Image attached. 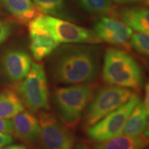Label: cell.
I'll list each match as a JSON object with an SVG mask.
<instances>
[{"instance_id": "obj_23", "label": "cell", "mask_w": 149, "mask_h": 149, "mask_svg": "<svg viewBox=\"0 0 149 149\" xmlns=\"http://www.w3.org/2000/svg\"><path fill=\"white\" fill-rule=\"evenodd\" d=\"M143 105H144L147 115L149 117V79L145 84V97Z\"/></svg>"}, {"instance_id": "obj_13", "label": "cell", "mask_w": 149, "mask_h": 149, "mask_svg": "<svg viewBox=\"0 0 149 149\" xmlns=\"http://www.w3.org/2000/svg\"><path fill=\"white\" fill-rule=\"evenodd\" d=\"M6 8L18 22L29 23L41 15L32 0H1Z\"/></svg>"}, {"instance_id": "obj_17", "label": "cell", "mask_w": 149, "mask_h": 149, "mask_svg": "<svg viewBox=\"0 0 149 149\" xmlns=\"http://www.w3.org/2000/svg\"><path fill=\"white\" fill-rule=\"evenodd\" d=\"M31 51L37 61L42 60L53 53L59 44L52 37L44 34L30 33Z\"/></svg>"}, {"instance_id": "obj_26", "label": "cell", "mask_w": 149, "mask_h": 149, "mask_svg": "<svg viewBox=\"0 0 149 149\" xmlns=\"http://www.w3.org/2000/svg\"><path fill=\"white\" fill-rule=\"evenodd\" d=\"M0 149H31L26 146H24L22 144L11 145V146H5L1 147Z\"/></svg>"}, {"instance_id": "obj_10", "label": "cell", "mask_w": 149, "mask_h": 149, "mask_svg": "<svg viewBox=\"0 0 149 149\" xmlns=\"http://www.w3.org/2000/svg\"><path fill=\"white\" fill-rule=\"evenodd\" d=\"M3 70L13 81H22L31 70L32 60L29 54L19 50L6 52L2 59Z\"/></svg>"}, {"instance_id": "obj_11", "label": "cell", "mask_w": 149, "mask_h": 149, "mask_svg": "<svg viewBox=\"0 0 149 149\" xmlns=\"http://www.w3.org/2000/svg\"><path fill=\"white\" fill-rule=\"evenodd\" d=\"M13 135L24 142L34 143L40 137V124L32 112L23 111L12 118Z\"/></svg>"}, {"instance_id": "obj_6", "label": "cell", "mask_w": 149, "mask_h": 149, "mask_svg": "<svg viewBox=\"0 0 149 149\" xmlns=\"http://www.w3.org/2000/svg\"><path fill=\"white\" fill-rule=\"evenodd\" d=\"M24 106L35 113L50 109L49 91L44 66L32 63L31 70L17 88Z\"/></svg>"}, {"instance_id": "obj_20", "label": "cell", "mask_w": 149, "mask_h": 149, "mask_svg": "<svg viewBox=\"0 0 149 149\" xmlns=\"http://www.w3.org/2000/svg\"><path fill=\"white\" fill-rule=\"evenodd\" d=\"M130 44L137 53L149 57V34L137 32L133 33L130 40Z\"/></svg>"}, {"instance_id": "obj_21", "label": "cell", "mask_w": 149, "mask_h": 149, "mask_svg": "<svg viewBox=\"0 0 149 149\" xmlns=\"http://www.w3.org/2000/svg\"><path fill=\"white\" fill-rule=\"evenodd\" d=\"M11 32L10 24L0 19V45L3 44L9 37Z\"/></svg>"}, {"instance_id": "obj_8", "label": "cell", "mask_w": 149, "mask_h": 149, "mask_svg": "<svg viewBox=\"0 0 149 149\" xmlns=\"http://www.w3.org/2000/svg\"><path fill=\"white\" fill-rule=\"evenodd\" d=\"M37 119L41 149H72L75 137L71 129L48 112L40 111Z\"/></svg>"}, {"instance_id": "obj_15", "label": "cell", "mask_w": 149, "mask_h": 149, "mask_svg": "<svg viewBox=\"0 0 149 149\" xmlns=\"http://www.w3.org/2000/svg\"><path fill=\"white\" fill-rule=\"evenodd\" d=\"M148 118L146 111L141 101L133 109L122 133L127 135H138L144 133L148 126Z\"/></svg>"}, {"instance_id": "obj_29", "label": "cell", "mask_w": 149, "mask_h": 149, "mask_svg": "<svg viewBox=\"0 0 149 149\" xmlns=\"http://www.w3.org/2000/svg\"><path fill=\"white\" fill-rule=\"evenodd\" d=\"M148 149H149V148H148Z\"/></svg>"}, {"instance_id": "obj_22", "label": "cell", "mask_w": 149, "mask_h": 149, "mask_svg": "<svg viewBox=\"0 0 149 149\" xmlns=\"http://www.w3.org/2000/svg\"><path fill=\"white\" fill-rule=\"evenodd\" d=\"M0 133L13 135L14 126L12 121L9 120V119L0 117Z\"/></svg>"}, {"instance_id": "obj_25", "label": "cell", "mask_w": 149, "mask_h": 149, "mask_svg": "<svg viewBox=\"0 0 149 149\" xmlns=\"http://www.w3.org/2000/svg\"><path fill=\"white\" fill-rule=\"evenodd\" d=\"M118 3H139V4L148 6L149 0H113Z\"/></svg>"}, {"instance_id": "obj_4", "label": "cell", "mask_w": 149, "mask_h": 149, "mask_svg": "<svg viewBox=\"0 0 149 149\" xmlns=\"http://www.w3.org/2000/svg\"><path fill=\"white\" fill-rule=\"evenodd\" d=\"M96 91L95 84L60 87L54 92V102L61 120L72 130L77 127Z\"/></svg>"}, {"instance_id": "obj_2", "label": "cell", "mask_w": 149, "mask_h": 149, "mask_svg": "<svg viewBox=\"0 0 149 149\" xmlns=\"http://www.w3.org/2000/svg\"><path fill=\"white\" fill-rule=\"evenodd\" d=\"M102 77L109 85L137 92L144 83V74L138 62L126 51L115 48L106 51Z\"/></svg>"}, {"instance_id": "obj_14", "label": "cell", "mask_w": 149, "mask_h": 149, "mask_svg": "<svg viewBox=\"0 0 149 149\" xmlns=\"http://www.w3.org/2000/svg\"><path fill=\"white\" fill-rule=\"evenodd\" d=\"M120 16L130 29L149 34V8L128 7L120 11Z\"/></svg>"}, {"instance_id": "obj_7", "label": "cell", "mask_w": 149, "mask_h": 149, "mask_svg": "<svg viewBox=\"0 0 149 149\" xmlns=\"http://www.w3.org/2000/svg\"><path fill=\"white\" fill-rule=\"evenodd\" d=\"M140 101L139 95L134 93L127 102L87 128L86 135L89 139L99 142L121 135L130 114Z\"/></svg>"}, {"instance_id": "obj_9", "label": "cell", "mask_w": 149, "mask_h": 149, "mask_svg": "<svg viewBox=\"0 0 149 149\" xmlns=\"http://www.w3.org/2000/svg\"><path fill=\"white\" fill-rule=\"evenodd\" d=\"M94 32L100 40L115 46L129 47L133 30L118 20L102 17L97 20L94 25Z\"/></svg>"}, {"instance_id": "obj_16", "label": "cell", "mask_w": 149, "mask_h": 149, "mask_svg": "<svg viewBox=\"0 0 149 149\" xmlns=\"http://www.w3.org/2000/svg\"><path fill=\"white\" fill-rule=\"evenodd\" d=\"M24 111V104L17 91L5 89L0 94V117L11 119Z\"/></svg>"}, {"instance_id": "obj_27", "label": "cell", "mask_w": 149, "mask_h": 149, "mask_svg": "<svg viewBox=\"0 0 149 149\" xmlns=\"http://www.w3.org/2000/svg\"><path fill=\"white\" fill-rule=\"evenodd\" d=\"M72 149H90V148L87 146L86 144H84V143L79 142L74 144V146Z\"/></svg>"}, {"instance_id": "obj_1", "label": "cell", "mask_w": 149, "mask_h": 149, "mask_svg": "<svg viewBox=\"0 0 149 149\" xmlns=\"http://www.w3.org/2000/svg\"><path fill=\"white\" fill-rule=\"evenodd\" d=\"M100 57L95 48L70 45L65 48L53 67L56 81L64 84L93 83L100 74Z\"/></svg>"}, {"instance_id": "obj_5", "label": "cell", "mask_w": 149, "mask_h": 149, "mask_svg": "<svg viewBox=\"0 0 149 149\" xmlns=\"http://www.w3.org/2000/svg\"><path fill=\"white\" fill-rule=\"evenodd\" d=\"M134 92L130 89L109 85L95 92L83 114V126L88 128L110 113L127 102Z\"/></svg>"}, {"instance_id": "obj_18", "label": "cell", "mask_w": 149, "mask_h": 149, "mask_svg": "<svg viewBox=\"0 0 149 149\" xmlns=\"http://www.w3.org/2000/svg\"><path fill=\"white\" fill-rule=\"evenodd\" d=\"M36 8L40 12L48 15L69 17L66 10L65 0H32Z\"/></svg>"}, {"instance_id": "obj_28", "label": "cell", "mask_w": 149, "mask_h": 149, "mask_svg": "<svg viewBox=\"0 0 149 149\" xmlns=\"http://www.w3.org/2000/svg\"><path fill=\"white\" fill-rule=\"evenodd\" d=\"M144 134L145 135V136L146 137V138L148 139V140L149 141V123L148 124V126H147L146 129L145 130Z\"/></svg>"}, {"instance_id": "obj_24", "label": "cell", "mask_w": 149, "mask_h": 149, "mask_svg": "<svg viewBox=\"0 0 149 149\" xmlns=\"http://www.w3.org/2000/svg\"><path fill=\"white\" fill-rule=\"evenodd\" d=\"M13 141V139L10 135L0 133V148L11 144Z\"/></svg>"}, {"instance_id": "obj_19", "label": "cell", "mask_w": 149, "mask_h": 149, "mask_svg": "<svg viewBox=\"0 0 149 149\" xmlns=\"http://www.w3.org/2000/svg\"><path fill=\"white\" fill-rule=\"evenodd\" d=\"M84 10L92 14H107L111 8V0H76Z\"/></svg>"}, {"instance_id": "obj_3", "label": "cell", "mask_w": 149, "mask_h": 149, "mask_svg": "<svg viewBox=\"0 0 149 149\" xmlns=\"http://www.w3.org/2000/svg\"><path fill=\"white\" fill-rule=\"evenodd\" d=\"M29 33L47 35L57 42L66 44H97L101 42L94 31L66 20L41 15L29 25Z\"/></svg>"}, {"instance_id": "obj_12", "label": "cell", "mask_w": 149, "mask_h": 149, "mask_svg": "<svg viewBox=\"0 0 149 149\" xmlns=\"http://www.w3.org/2000/svg\"><path fill=\"white\" fill-rule=\"evenodd\" d=\"M149 141L144 133L138 135H121L96 142L93 149H144Z\"/></svg>"}]
</instances>
